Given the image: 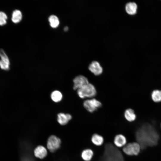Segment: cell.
Returning a JSON list of instances; mask_svg holds the SVG:
<instances>
[{
	"mask_svg": "<svg viewBox=\"0 0 161 161\" xmlns=\"http://www.w3.org/2000/svg\"><path fill=\"white\" fill-rule=\"evenodd\" d=\"M114 142L116 147H121L124 146L126 145V140L124 136L119 134L115 136Z\"/></svg>",
	"mask_w": 161,
	"mask_h": 161,
	"instance_id": "7c38bea8",
	"label": "cell"
},
{
	"mask_svg": "<svg viewBox=\"0 0 161 161\" xmlns=\"http://www.w3.org/2000/svg\"><path fill=\"white\" fill-rule=\"evenodd\" d=\"M51 98L54 102H58L61 100L62 98V95L59 91L55 90L51 93Z\"/></svg>",
	"mask_w": 161,
	"mask_h": 161,
	"instance_id": "d6986e66",
	"label": "cell"
},
{
	"mask_svg": "<svg viewBox=\"0 0 161 161\" xmlns=\"http://www.w3.org/2000/svg\"><path fill=\"white\" fill-rule=\"evenodd\" d=\"M0 67L2 69L8 70L10 69V62L9 58L4 50L0 49Z\"/></svg>",
	"mask_w": 161,
	"mask_h": 161,
	"instance_id": "ba28073f",
	"label": "cell"
},
{
	"mask_svg": "<svg viewBox=\"0 0 161 161\" xmlns=\"http://www.w3.org/2000/svg\"><path fill=\"white\" fill-rule=\"evenodd\" d=\"M68 27H66L64 28V30L66 31L68 30Z\"/></svg>",
	"mask_w": 161,
	"mask_h": 161,
	"instance_id": "603a6c76",
	"label": "cell"
},
{
	"mask_svg": "<svg viewBox=\"0 0 161 161\" xmlns=\"http://www.w3.org/2000/svg\"><path fill=\"white\" fill-rule=\"evenodd\" d=\"M137 7L136 3L134 2H129L126 4L125 6V10L127 13L130 15H134L137 12Z\"/></svg>",
	"mask_w": 161,
	"mask_h": 161,
	"instance_id": "4fadbf2b",
	"label": "cell"
},
{
	"mask_svg": "<svg viewBox=\"0 0 161 161\" xmlns=\"http://www.w3.org/2000/svg\"><path fill=\"white\" fill-rule=\"evenodd\" d=\"M22 17V14L20 10H15L12 14V20L13 23H17L21 21Z\"/></svg>",
	"mask_w": 161,
	"mask_h": 161,
	"instance_id": "2e32d148",
	"label": "cell"
},
{
	"mask_svg": "<svg viewBox=\"0 0 161 161\" xmlns=\"http://www.w3.org/2000/svg\"><path fill=\"white\" fill-rule=\"evenodd\" d=\"M99 161H125L121 151L112 144L106 143Z\"/></svg>",
	"mask_w": 161,
	"mask_h": 161,
	"instance_id": "7a4b0ae2",
	"label": "cell"
},
{
	"mask_svg": "<svg viewBox=\"0 0 161 161\" xmlns=\"http://www.w3.org/2000/svg\"><path fill=\"white\" fill-rule=\"evenodd\" d=\"M0 17L3 18L6 20L7 18L6 14L4 12L1 11H0Z\"/></svg>",
	"mask_w": 161,
	"mask_h": 161,
	"instance_id": "7402d4cb",
	"label": "cell"
},
{
	"mask_svg": "<svg viewBox=\"0 0 161 161\" xmlns=\"http://www.w3.org/2000/svg\"><path fill=\"white\" fill-rule=\"evenodd\" d=\"M160 127H161V124H160Z\"/></svg>",
	"mask_w": 161,
	"mask_h": 161,
	"instance_id": "cb8c5ba5",
	"label": "cell"
},
{
	"mask_svg": "<svg viewBox=\"0 0 161 161\" xmlns=\"http://www.w3.org/2000/svg\"><path fill=\"white\" fill-rule=\"evenodd\" d=\"M93 152L90 149H86L83 150L81 154L82 158L85 161H89L92 158Z\"/></svg>",
	"mask_w": 161,
	"mask_h": 161,
	"instance_id": "9a60e30c",
	"label": "cell"
},
{
	"mask_svg": "<svg viewBox=\"0 0 161 161\" xmlns=\"http://www.w3.org/2000/svg\"><path fill=\"white\" fill-rule=\"evenodd\" d=\"M91 140L92 143L95 145L100 146L103 143V137L101 135L97 134H94L92 136Z\"/></svg>",
	"mask_w": 161,
	"mask_h": 161,
	"instance_id": "e0dca14e",
	"label": "cell"
},
{
	"mask_svg": "<svg viewBox=\"0 0 161 161\" xmlns=\"http://www.w3.org/2000/svg\"><path fill=\"white\" fill-rule=\"evenodd\" d=\"M34 153L36 157L42 159L47 156V151L46 148L43 146L38 145L35 149Z\"/></svg>",
	"mask_w": 161,
	"mask_h": 161,
	"instance_id": "8fae6325",
	"label": "cell"
},
{
	"mask_svg": "<svg viewBox=\"0 0 161 161\" xmlns=\"http://www.w3.org/2000/svg\"><path fill=\"white\" fill-rule=\"evenodd\" d=\"M88 68L91 72L96 76L100 75L103 72L102 67L100 63L97 61L92 62L89 64Z\"/></svg>",
	"mask_w": 161,
	"mask_h": 161,
	"instance_id": "9c48e42d",
	"label": "cell"
},
{
	"mask_svg": "<svg viewBox=\"0 0 161 161\" xmlns=\"http://www.w3.org/2000/svg\"><path fill=\"white\" fill-rule=\"evenodd\" d=\"M7 23L6 20L3 18L0 17V25L3 26L6 24Z\"/></svg>",
	"mask_w": 161,
	"mask_h": 161,
	"instance_id": "44dd1931",
	"label": "cell"
},
{
	"mask_svg": "<svg viewBox=\"0 0 161 161\" xmlns=\"http://www.w3.org/2000/svg\"><path fill=\"white\" fill-rule=\"evenodd\" d=\"M101 103L95 98L87 100L84 101L83 106L84 108L89 112L92 113L101 107Z\"/></svg>",
	"mask_w": 161,
	"mask_h": 161,
	"instance_id": "5b68a950",
	"label": "cell"
},
{
	"mask_svg": "<svg viewBox=\"0 0 161 161\" xmlns=\"http://www.w3.org/2000/svg\"><path fill=\"white\" fill-rule=\"evenodd\" d=\"M72 118V116L69 114L60 113L57 115V121L61 125H64L67 124Z\"/></svg>",
	"mask_w": 161,
	"mask_h": 161,
	"instance_id": "30bf717a",
	"label": "cell"
},
{
	"mask_svg": "<svg viewBox=\"0 0 161 161\" xmlns=\"http://www.w3.org/2000/svg\"><path fill=\"white\" fill-rule=\"evenodd\" d=\"M49 21L50 26L53 28L57 27L59 24V21L58 17L55 15H52L49 18Z\"/></svg>",
	"mask_w": 161,
	"mask_h": 161,
	"instance_id": "ac0fdd59",
	"label": "cell"
},
{
	"mask_svg": "<svg viewBox=\"0 0 161 161\" xmlns=\"http://www.w3.org/2000/svg\"><path fill=\"white\" fill-rule=\"evenodd\" d=\"M73 89L76 90L81 88L89 83L88 79L82 75L76 77L73 80Z\"/></svg>",
	"mask_w": 161,
	"mask_h": 161,
	"instance_id": "52a82bcc",
	"label": "cell"
},
{
	"mask_svg": "<svg viewBox=\"0 0 161 161\" xmlns=\"http://www.w3.org/2000/svg\"><path fill=\"white\" fill-rule=\"evenodd\" d=\"M151 98L155 102L161 101V91L159 90H154L151 93Z\"/></svg>",
	"mask_w": 161,
	"mask_h": 161,
	"instance_id": "ffe728a7",
	"label": "cell"
},
{
	"mask_svg": "<svg viewBox=\"0 0 161 161\" xmlns=\"http://www.w3.org/2000/svg\"><path fill=\"white\" fill-rule=\"evenodd\" d=\"M135 137L141 148L144 149L148 146L156 145L159 139V135L154 127L146 123L137 130Z\"/></svg>",
	"mask_w": 161,
	"mask_h": 161,
	"instance_id": "6da1fadb",
	"label": "cell"
},
{
	"mask_svg": "<svg viewBox=\"0 0 161 161\" xmlns=\"http://www.w3.org/2000/svg\"><path fill=\"white\" fill-rule=\"evenodd\" d=\"M61 143L60 138L55 135H51L48 139L47 148L51 152H54L60 147Z\"/></svg>",
	"mask_w": 161,
	"mask_h": 161,
	"instance_id": "8992f818",
	"label": "cell"
},
{
	"mask_svg": "<svg viewBox=\"0 0 161 161\" xmlns=\"http://www.w3.org/2000/svg\"><path fill=\"white\" fill-rule=\"evenodd\" d=\"M124 115L126 119L129 122L134 121L136 118V115L134 111L131 109H126L124 112Z\"/></svg>",
	"mask_w": 161,
	"mask_h": 161,
	"instance_id": "5bb4252c",
	"label": "cell"
},
{
	"mask_svg": "<svg viewBox=\"0 0 161 161\" xmlns=\"http://www.w3.org/2000/svg\"><path fill=\"white\" fill-rule=\"evenodd\" d=\"M77 92L79 97L83 99L95 97L96 95L97 91L94 86L89 83L83 87L77 89Z\"/></svg>",
	"mask_w": 161,
	"mask_h": 161,
	"instance_id": "3957f363",
	"label": "cell"
},
{
	"mask_svg": "<svg viewBox=\"0 0 161 161\" xmlns=\"http://www.w3.org/2000/svg\"><path fill=\"white\" fill-rule=\"evenodd\" d=\"M141 146L137 142L130 143L126 145L123 147V151L126 154L130 155H137L139 153Z\"/></svg>",
	"mask_w": 161,
	"mask_h": 161,
	"instance_id": "277c9868",
	"label": "cell"
}]
</instances>
